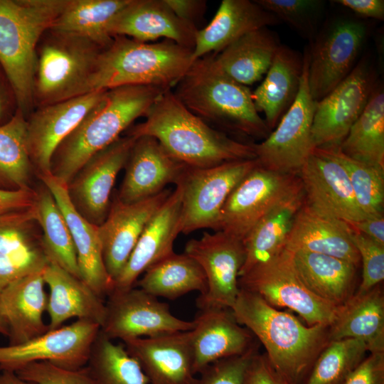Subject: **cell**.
Returning <instances> with one entry per match:
<instances>
[{"label": "cell", "instance_id": "obj_1", "mask_svg": "<svg viewBox=\"0 0 384 384\" xmlns=\"http://www.w3.org/2000/svg\"><path fill=\"white\" fill-rule=\"evenodd\" d=\"M146 119L127 129L136 138L158 140L176 160L193 168L256 159L253 144H247L215 129L188 110L171 89L152 105Z\"/></svg>", "mask_w": 384, "mask_h": 384}, {"label": "cell", "instance_id": "obj_2", "mask_svg": "<svg viewBox=\"0 0 384 384\" xmlns=\"http://www.w3.org/2000/svg\"><path fill=\"white\" fill-rule=\"evenodd\" d=\"M236 321L264 346L272 366L292 384H303L329 343L328 326H306L257 294L240 289L231 307Z\"/></svg>", "mask_w": 384, "mask_h": 384}, {"label": "cell", "instance_id": "obj_3", "mask_svg": "<svg viewBox=\"0 0 384 384\" xmlns=\"http://www.w3.org/2000/svg\"><path fill=\"white\" fill-rule=\"evenodd\" d=\"M171 89L154 85L123 86L107 90L53 154L50 174L67 185L82 166L145 116L159 97Z\"/></svg>", "mask_w": 384, "mask_h": 384}, {"label": "cell", "instance_id": "obj_4", "mask_svg": "<svg viewBox=\"0 0 384 384\" xmlns=\"http://www.w3.org/2000/svg\"><path fill=\"white\" fill-rule=\"evenodd\" d=\"M192 53V49L170 40L148 43L114 36L74 97L123 86L171 88L194 62Z\"/></svg>", "mask_w": 384, "mask_h": 384}, {"label": "cell", "instance_id": "obj_5", "mask_svg": "<svg viewBox=\"0 0 384 384\" xmlns=\"http://www.w3.org/2000/svg\"><path fill=\"white\" fill-rule=\"evenodd\" d=\"M69 0H0V65L26 117L34 105L37 48Z\"/></svg>", "mask_w": 384, "mask_h": 384}, {"label": "cell", "instance_id": "obj_6", "mask_svg": "<svg viewBox=\"0 0 384 384\" xmlns=\"http://www.w3.org/2000/svg\"><path fill=\"white\" fill-rule=\"evenodd\" d=\"M173 92L208 124L264 139L271 132L256 110L250 90L225 75L213 54L196 60Z\"/></svg>", "mask_w": 384, "mask_h": 384}, {"label": "cell", "instance_id": "obj_7", "mask_svg": "<svg viewBox=\"0 0 384 384\" xmlns=\"http://www.w3.org/2000/svg\"><path fill=\"white\" fill-rule=\"evenodd\" d=\"M37 49L34 103L38 107L73 97L103 49L78 36L47 31Z\"/></svg>", "mask_w": 384, "mask_h": 384}, {"label": "cell", "instance_id": "obj_8", "mask_svg": "<svg viewBox=\"0 0 384 384\" xmlns=\"http://www.w3.org/2000/svg\"><path fill=\"white\" fill-rule=\"evenodd\" d=\"M238 284L255 293L274 308H288L297 313L308 326H329L338 306L311 292L299 278L293 252L285 247L276 256L253 267L239 277Z\"/></svg>", "mask_w": 384, "mask_h": 384}, {"label": "cell", "instance_id": "obj_9", "mask_svg": "<svg viewBox=\"0 0 384 384\" xmlns=\"http://www.w3.org/2000/svg\"><path fill=\"white\" fill-rule=\"evenodd\" d=\"M255 159L238 160L208 168L186 166L178 182L182 190L180 231L219 230L221 210L240 181L256 166Z\"/></svg>", "mask_w": 384, "mask_h": 384}, {"label": "cell", "instance_id": "obj_10", "mask_svg": "<svg viewBox=\"0 0 384 384\" xmlns=\"http://www.w3.org/2000/svg\"><path fill=\"white\" fill-rule=\"evenodd\" d=\"M309 47L303 54V70L299 90L289 110L274 130L260 143L253 144L260 166L282 173L298 175L314 149L311 127L316 102L309 86Z\"/></svg>", "mask_w": 384, "mask_h": 384}, {"label": "cell", "instance_id": "obj_11", "mask_svg": "<svg viewBox=\"0 0 384 384\" xmlns=\"http://www.w3.org/2000/svg\"><path fill=\"white\" fill-rule=\"evenodd\" d=\"M302 190L298 175L270 171L257 164L227 198L219 230L242 241L262 218Z\"/></svg>", "mask_w": 384, "mask_h": 384}, {"label": "cell", "instance_id": "obj_12", "mask_svg": "<svg viewBox=\"0 0 384 384\" xmlns=\"http://www.w3.org/2000/svg\"><path fill=\"white\" fill-rule=\"evenodd\" d=\"M369 27L353 17L329 21L318 32L309 50V86L313 100L328 95L353 70Z\"/></svg>", "mask_w": 384, "mask_h": 384}, {"label": "cell", "instance_id": "obj_13", "mask_svg": "<svg viewBox=\"0 0 384 384\" xmlns=\"http://www.w3.org/2000/svg\"><path fill=\"white\" fill-rule=\"evenodd\" d=\"M377 85L375 68L368 57H363L338 85L316 102L311 127L314 147H338Z\"/></svg>", "mask_w": 384, "mask_h": 384}, {"label": "cell", "instance_id": "obj_14", "mask_svg": "<svg viewBox=\"0 0 384 384\" xmlns=\"http://www.w3.org/2000/svg\"><path fill=\"white\" fill-rule=\"evenodd\" d=\"M101 332L110 339L122 341L188 331L193 321L174 316L167 303L140 288L113 289L107 296Z\"/></svg>", "mask_w": 384, "mask_h": 384}, {"label": "cell", "instance_id": "obj_15", "mask_svg": "<svg viewBox=\"0 0 384 384\" xmlns=\"http://www.w3.org/2000/svg\"><path fill=\"white\" fill-rule=\"evenodd\" d=\"M184 253L202 268L207 290L196 299L199 309H231L240 292L239 274L245 260L242 242L221 230L189 240Z\"/></svg>", "mask_w": 384, "mask_h": 384}, {"label": "cell", "instance_id": "obj_16", "mask_svg": "<svg viewBox=\"0 0 384 384\" xmlns=\"http://www.w3.org/2000/svg\"><path fill=\"white\" fill-rule=\"evenodd\" d=\"M100 330L97 323L78 319L21 344L0 346V370L15 373L25 365L41 361L66 369L82 368Z\"/></svg>", "mask_w": 384, "mask_h": 384}, {"label": "cell", "instance_id": "obj_17", "mask_svg": "<svg viewBox=\"0 0 384 384\" xmlns=\"http://www.w3.org/2000/svg\"><path fill=\"white\" fill-rule=\"evenodd\" d=\"M136 137L126 134L91 156L67 184L75 210L88 222L99 226L111 205V193L124 167Z\"/></svg>", "mask_w": 384, "mask_h": 384}, {"label": "cell", "instance_id": "obj_18", "mask_svg": "<svg viewBox=\"0 0 384 384\" xmlns=\"http://www.w3.org/2000/svg\"><path fill=\"white\" fill-rule=\"evenodd\" d=\"M298 176L305 203L318 214L346 223L366 218L356 203L346 169L325 149L314 148Z\"/></svg>", "mask_w": 384, "mask_h": 384}, {"label": "cell", "instance_id": "obj_19", "mask_svg": "<svg viewBox=\"0 0 384 384\" xmlns=\"http://www.w3.org/2000/svg\"><path fill=\"white\" fill-rule=\"evenodd\" d=\"M107 90L92 92L38 107L27 119V142L37 176L50 174L55 149Z\"/></svg>", "mask_w": 384, "mask_h": 384}, {"label": "cell", "instance_id": "obj_20", "mask_svg": "<svg viewBox=\"0 0 384 384\" xmlns=\"http://www.w3.org/2000/svg\"><path fill=\"white\" fill-rule=\"evenodd\" d=\"M164 189L151 198L124 203L114 197L105 221L98 226L107 273L114 282L130 257L141 234L171 193Z\"/></svg>", "mask_w": 384, "mask_h": 384}, {"label": "cell", "instance_id": "obj_21", "mask_svg": "<svg viewBox=\"0 0 384 384\" xmlns=\"http://www.w3.org/2000/svg\"><path fill=\"white\" fill-rule=\"evenodd\" d=\"M186 166L174 159L155 138L137 137L124 167V176L116 197L124 203L151 198L166 189V185L176 184Z\"/></svg>", "mask_w": 384, "mask_h": 384}, {"label": "cell", "instance_id": "obj_22", "mask_svg": "<svg viewBox=\"0 0 384 384\" xmlns=\"http://www.w3.org/2000/svg\"><path fill=\"white\" fill-rule=\"evenodd\" d=\"M149 384H196L190 331L125 340Z\"/></svg>", "mask_w": 384, "mask_h": 384}, {"label": "cell", "instance_id": "obj_23", "mask_svg": "<svg viewBox=\"0 0 384 384\" xmlns=\"http://www.w3.org/2000/svg\"><path fill=\"white\" fill-rule=\"evenodd\" d=\"M181 197L177 184L146 224L113 289L134 287L149 267L174 252V243L181 233Z\"/></svg>", "mask_w": 384, "mask_h": 384}, {"label": "cell", "instance_id": "obj_24", "mask_svg": "<svg viewBox=\"0 0 384 384\" xmlns=\"http://www.w3.org/2000/svg\"><path fill=\"white\" fill-rule=\"evenodd\" d=\"M193 321L190 334L196 375L215 361L243 354L257 345L254 336L236 321L230 309H199Z\"/></svg>", "mask_w": 384, "mask_h": 384}, {"label": "cell", "instance_id": "obj_25", "mask_svg": "<svg viewBox=\"0 0 384 384\" xmlns=\"http://www.w3.org/2000/svg\"><path fill=\"white\" fill-rule=\"evenodd\" d=\"M198 29L179 18L164 0H130L112 21L110 33L141 42L164 38L192 49Z\"/></svg>", "mask_w": 384, "mask_h": 384}, {"label": "cell", "instance_id": "obj_26", "mask_svg": "<svg viewBox=\"0 0 384 384\" xmlns=\"http://www.w3.org/2000/svg\"><path fill=\"white\" fill-rule=\"evenodd\" d=\"M38 178L49 189L58 205L75 247L81 279L101 298L108 296L114 282L106 270L98 226L85 220L73 206L67 185L50 174Z\"/></svg>", "mask_w": 384, "mask_h": 384}, {"label": "cell", "instance_id": "obj_27", "mask_svg": "<svg viewBox=\"0 0 384 384\" xmlns=\"http://www.w3.org/2000/svg\"><path fill=\"white\" fill-rule=\"evenodd\" d=\"M43 271L24 276L0 292V311L8 329L9 345H18L48 331L43 321L48 296Z\"/></svg>", "mask_w": 384, "mask_h": 384}, {"label": "cell", "instance_id": "obj_28", "mask_svg": "<svg viewBox=\"0 0 384 384\" xmlns=\"http://www.w3.org/2000/svg\"><path fill=\"white\" fill-rule=\"evenodd\" d=\"M279 22L255 1L223 0L211 21L198 31L193 58L216 55L242 36Z\"/></svg>", "mask_w": 384, "mask_h": 384}, {"label": "cell", "instance_id": "obj_29", "mask_svg": "<svg viewBox=\"0 0 384 384\" xmlns=\"http://www.w3.org/2000/svg\"><path fill=\"white\" fill-rule=\"evenodd\" d=\"M45 284L50 289L46 311L50 318L48 331L62 326L76 317L102 325L105 303L82 279L49 262L43 271Z\"/></svg>", "mask_w": 384, "mask_h": 384}, {"label": "cell", "instance_id": "obj_30", "mask_svg": "<svg viewBox=\"0 0 384 384\" xmlns=\"http://www.w3.org/2000/svg\"><path fill=\"white\" fill-rule=\"evenodd\" d=\"M351 228L338 220L318 214L304 202L297 213L284 247L326 255L358 267L359 254L351 238Z\"/></svg>", "mask_w": 384, "mask_h": 384}, {"label": "cell", "instance_id": "obj_31", "mask_svg": "<svg viewBox=\"0 0 384 384\" xmlns=\"http://www.w3.org/2000/svg\"><path fill=\"white\" fill-rule=\"evenodd\" d=\"M303 55L284 45L278 48L262 83L252 93L258 112L272 131L294 102L299 90Z\"/></svg>", "mask_w": 384, "mask_h": 384}, {"label": "cell", "instance_id": "obj_32", "mask_svg": "<svg viewBox=\"0 0 384 384\" xmlns=\"http://www.w3.org/2000/svg\"><path fill=\"white\" fill-rule=\"evenodd\" d=\"M329 340L361 341L368 352H384V294L381 284L363 294L354 293L338 306L329 327Z\"/></svg>", "mask_w": 384, "mask_h": 384}, {"label": "cell", "instance_id": "obj_33", "mask_svg": "<svg viewBox=\"0 0 384 384\" xmlns=\"http://www.w3.org/2000/svg\"><path fill=\"white\" fill-rule=\"evenodd\" d=\"M293 260L302 282L323 300L339 306L354 294L358 268L354 264L302 250L293 252Z\"/></svg>", "mask_w": 384, "mask_h": 384}, {"label": "cell", "instance_id": "obj_34", "mask_svg": "<svg viewBox=\"0 0 384 384\" xmlns=\"http://www.w3.org/2000/svg\"><path fill=\"white\" fill-rule=\"evenodd\" d=\"M281 44L267 27L251 31L213 55L218 68L245 86L261 80Z\"/></svg>", "mask_w": 384, "mask_h": 384}, {"label": "cell", "instance_id": "obj_35", "mask_svg": "<svg viewBox=\"0 0 384 384\" xmlns=\"http://www.w3.org/2000/svg\"><path fill=\"white\" fill-rule=\"evenodd\" d=\"M304 201L302 190L274 207L251 229L242 241L245 260L239 277L284 248L295 215Z\"/></svg>", "mask_w": 384, "mask_h": 384}, {"label": "cell", "instance_id": "obj_36", "mask_svg": "<svg viewBox=\"0 0 384 384\" xmlns=\"http://www.w3.org/2000/svg\"><path fill=\"white\" fill-rule=\"evenodd\" d=\"M130 0H69L50 30L86 38L102 48L113 38L110 25Z\"/></svg>", "mask_w": 384, "mask_h": 384}, {"label": "cell", "instance_id": "obj_37", "mask_svg": "<svg viewBox=\"0 0 384 384\" xmlns=\"http://www.w3.org/2000/svg\"><path fill=\"white\" fill-rule=\"evenodd\" d=\"M144 273L135 284L138 288L157 298L174 300L191 292H198L199 295H203L207 290V281L202 268L184 252H174Z\"/></svg>", "mask_w": 384, "mask_h": 384}, {"label": "cell", "instance_id": "obj_38", "mask_svg": "<svg viewBox=\"0 0 384 384\" xmlns=\"http://www.w3.org/2000/svg\"><path fill=\"white\" fill-rule=\"evenodd\" d=\"M36 191L34 208L42 230L41 245L49 262L81 279L75 247L63 213L43 183Z\"/></svg>", "mask_w": 384, "mask_h": 384}, {"label": "cell", "instance_id": "obj_39", "mask_svg": "<svg viewBox=\"0 0 384 384\" xmlns=\"http://www.w3.org/2000/svg\"><path fill=\"white\" fill-rule=\"evenodd\" d=\"M338 149L346 156L384 169V92L378 84Z\"/></svg>", "mask_w": 384, "mask_h": 384}, {"label": "cell", "instance_id": "obj_40", "mask_svg": "<svg viewBox=\"0 0 384 384\" xmlns=\"http://www.w3.org/2000/svg\"><path fill=\"white\" fill-rule=\"evenodd\" d=\"M36 173L27 142V119L18 109L0 125V188L18 191L32 189Z\"/></svg>", "mask_w": 384, "mask_h": 384}, {"label": "cell", "instance_id": "obj_41", "mask_svg": "<svg viewBox=\"0 0 384 384\" xmlns=\"http://www.w3.org/2000/svg\"><path fill=\"white\" fill-rule=\"evenodd\" d=\"M93 384H149L137 361L124 344L98 333L85 366Z\"/></svg>", "mask_w": 384, "mask_h": 384}, {"label": "cell", "instance_id": "obj_42", "mask_svg": "<svg viewBox=\"0 0 384 384\" xmlns=\"http://www.w3.org/2000/svg\"><path fill=\"white\" fill-rule=\"evenodd\" d=\"M368 349L361 341H331L316 359L303 384H343L366 358Z\"/></svg>", "mask_w": 384, "mask_h": 384}, {"label": "cell", "instance_id": "obj_43", "mask_svg": "<svg viewBox=\"0 0 384 384\" xmlns=\"http://www.w3.org/2000/svg\"><path fill=\"white\" fill-rule=\"evenodd\" d=\"M34 205L0 215V257L12 261L28 260L43 250Z\"/></svg>", "mask_w": 384, "mask_h": 384}, {"label": "cell", "instance_id": "obj_44", "mask_svg": "<svg viewBox=\"0 0 384 384\" xmlns=\"http://www.w3.org/2000/svg\"><path fill=\"white\" fill-rule=\"evenodd\" d=\"M324 149L346 169L356 203L366 216L383 213L384 169L353 159L338 147Z\"/></svg>", "mask_w": 384, "mask_h": 384}, {"label": "cell", "instance_id": "obj_45", "mask_svg": "<svg viewBox=\"0 0 384 384\" xmlns=\"http://www.w3.org/2000/svg\"><path fill=\"white\" fill-rule=\"evenodd\" d=\"M263 9L274 14L304 38L314 40L324 12L321 0H255Z\"/></svg>", "mask_w": 384, "mask_h": 384}, {"label": "cell", "instance_id": "obj_46", "mask_svg": "<svg viewBox=\"0 0 384 384\" xmlns=\"http://www.w3.org/2000/svg\"><path fill=\"white\" fill-rule=\"evenodd\" d=\"M351 240L362 262V279L357 294L368 292L384 279V247L351 229Z\"/></svg>", "mask_w": 384, "mask_h": 384}, {"label": "cell", "instance_id": "obj_47", "mask_svg": "<svg viewBox=\"0 0 384 384\" xmlns=\"http://www.w3.org/2000/svg\"><path fill=\"white\" fill-rule=\"evenodd\" d=\"M15 373L33 384H93L86 366L71 370L41 361L25 365Z\"/></svg>", "mask_w": 384, "mask_h": 384}, {"label": "cell", "instance_id": "obj_48", "mask_svg": "<svg viewBox=\"0 0 384 384\" xmlns=\"http://www.w3.org/2000/svg\"><path fill=\"white\" fill-rule=\"evenodd\" d=\"M257 352L256 345L243 354L208 364L199 373L196 384H242L248 367Z\"/></svg>", "mask_w": 384, "mask_h": 384}, {"label": "cell", "instance_id": "obj_49", "mask_svg": "<svg viewBox=\"0 0 384 384\" xmlns=\"http://www.w3.org/2000/svg\"><path fill=\"white\" fill-rule=\"evenodd\" d=\"M343 384H384V352L370 353Z\"/></svg>", "mask_w": 384, "mask_h": 384}, {"label": "cell", "instance_id": "obj_50", "mask_svg": "<svg viewBox=\"0 0 384 384\" xmlns=\"http://www.w3.org/2000/svg\"><path fill=\"white\" fill-rule=\"evenodd\" d=\"M242 384H292L270 363L265 353H257L247 370Z\"/></svg>", "mask_w": 384, "mask_h": 384}, {"label": "cell", "instance_id": "obj_51", "mask_svg": "<svg viewBox=\"0 0 384 384\" xmlns=\"http://www.w3.org/2000/svg\"><path fill=\"white\" fill-rule=\"evenodd\" d=\"M35 189L9 191L0 188V215L24 210L34 205Z\"/></svg>", "mask_w": 384, "mask_h": 384}, {"label": "cell", "instance_id": "obj_52", "mask_svg": "<svg viewBox=\"0 0 384 384\" xmlns=\"http://www.w3.org/2000/svg\"><path fill=\"white\" fill-rule=\"evenodd\" d=\"M351 229L370 238L384 247L383 213L368 216L359 221L346 223Z\"/></svg>", "mask_w": 384, "mask_h": 384}, {"label": "cell", "instance_id": "obj_53", "mask_svg": "<svg viewBox=\"0 0 384 384\" xmlns=\"http://www.w3.org/2000/svg\"><path fill=\"white\" fill-rule=\"evenodd\" d=\"M332 2L349 9L361 17L384 19L383 0H336Z\"/></svg>", "mask_w": 384, "mask_h": 384}, {"label": "cell", "instance_id": "obj_54", "mask_svg": "<svg viewBox=\"0 0 384 384\" xmlns=\"http://www.w3.org/2000/svg\"><path fill=\"white\" fill-rule=\"evenodd\" d=\"M172 11L181 19L195 23L206 9V1L203 0H164Z\"/></svg>", "mask_w": 384, "mask_h": 384}, {"label": "cell", "instance_id": "obj_55", "mask_svg": "<svg viewBox=\"0 0 384 384\" xmlns=\"http://www.w3.org/2000/svg\"><path fill=\"white\" fill-rule=\"evenodd\" d=\"M0 384H33L21 378L16 373L2 370L0 373Z\"/></svg>", "mask_w": 384, "mask_h": 384}, {"label": "cell", "instance_id": "obj_56", "mask_svg": "<svg viewBox=\"0 0 384 384\" xmlns=\"http://www.w3.org/2000/svg\"><path fill=\"white\" fill-rule=\"evenodd\" d=\"M6 112V101L0 86V121L4 118Z\"/></svg>", "mask_w": 384, "mask_h": 384}, {"label": "cell", "instance_id": "obj_57", "mask_svg": "<svg viewBox=\"0 0 384 384\" xmlns=\"http://www.w3.org/2000/svg\"><path fill=\"white\" fill-rule=\"evenodd\" d=\"M0 334L5 336H8V334H9L7 326L1 316V311H0Z\"/></svg>", "mask_w": 384, "mask_h": 384}]
</instances>
